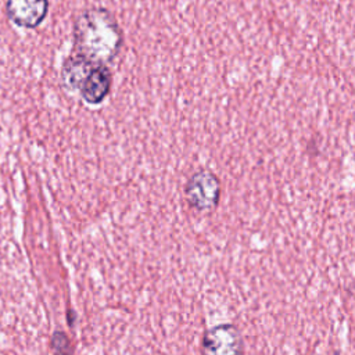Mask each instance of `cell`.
<instances>
[{"label": "cell", "mask_w": 355, "mask_h": 355, "mask_svg": "<svg viewBox=\"0 0 355 355\" xmlns=\"http://www.w3.org/2000/svg\"><path fill=\"white\" fill-rule=\"evenodd\" d=\"M73 53L94 64L112 62L121 51L123 36L115 17L101 7L79 12L72 28Z\"/></svg>", "instance_id": "6da1fadb"}, {"label": "cell", "mask_w": 355, "mask_h": 355, "mask_svg": "<svg viewBox=\"0 0 355 355\" xmlns=\"http://www.w3.org/2000/svg\"><path fill=\"white\" fill-rule=\"evenodd\" d=\"M220 190V180L214 172L198 169L190 175L184 184V198L193 209L209 214L219 204Z\"/></svg>", "instance_id": "7a4b0ae2"}, {"label": "cell", "mask_w": 355, "mask_h": 355, "mask_svg": "<svg viewBox=\"0 0 355 355\" xmlns=\"http://www.w3.org/2000/svg\"><path fill=\"white\" fill-rule=\"evenodd\" d=\"M243 334L232 323H220L205 330L201 355H244Z\"/></svg>", "instance_id": "3957f363"}, {"label": "cell", "mask_w": 355, "mask_h": 355, "mask_svg": "<svg viewBox=\"0 0 355 355\" xmlns=\"http://www.w3.org/2000/svg\"><path fill=\"white\" fill-rule=\"evenodd\" d=\"M6 15L17 26L37 28L47 17L49 0H7Z\"/></svg>", "instance_id": "277c9868"}, {"label": "cell", "mask_w": 355, "mask_h": 355, "mask_svg": "<svg viewBox=\"0 0 355 355\" xmlns=\"http://www.w3.org/2000/svg\"><path fill=\"white\" fill-rule=\"evenodd\" d=\"M111 86L112 73L108 65L96 64L80 83L78 92L87 104L97 105L107 98L111 92Z\"/></svg>", "instance_id": "5b68a950"}, {"label": "cell", "mask_w": 355, "mask_h": 355, "mask_svg": "<svg viewBox=\"0 0 355 355\" xmlns=\"http://www.w3.org/2000/svg\"><path fill=\"white\" fill-rule=\"evenodd\" d=\"M93 65L96 64L76 53H72L69 57H67L61 67V82L64 87L69 92H78L80 83L93 68Z\"/></svg>", "instance_id": "8992f818"}, {"label": "cell", "mask_w": 355, "mask_h": 355, "mask_svg": "<svg viewBox=\"0 0 355 355\" xmlns=\"http://www.w3.org/2000/svg\"><path fill=\"white\" fill-rule=\"evenodd\" d=\"M50 344H51V349L54 351L55 355H72L73 354V349H72L68 336L61 330H57L51 334Z\"/></svg>", "instance_id": "52a82bcc"}]
</instances>
